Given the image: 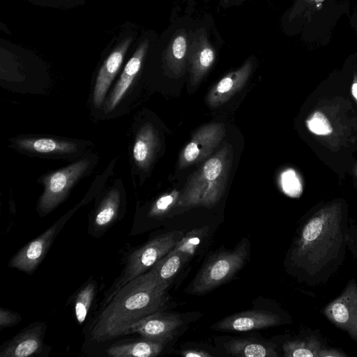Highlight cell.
Returning <instances> with one entry per match:
<instances>
[{"mask_svg":"<svg viewBox=\"0 0 357 357\" xmlns=\"http://www.w3.org/2000/svg\"><path fill=\"white\" fill-rule=\"evenodd\" d=\"M248 253V246L242 241L234 250L215 254L199 271L188 292L205 294L221 285L243 266Z\"/></svg>","mask_w":357,"mask_h":357,"instance_id":"obj_4","label":"cell"},{"mask_svg":"<svg viewBox=\"0 0 357 357\" xmlns=\"http://www.w3.org/2000/svg\"><path fill=\"white\" fill-rule=\"evenodd\" d=\"M324 315L357 342V284L351 280L335 300L323 310Z\"/></svg>","mask_w":357,"mask_h":357,"instance_id":"obj_9","label":"cell"},{"mask_svg":"<svg viewBox=\"0 0 357 357\" xmlns=\"http://www.w3.org/2000/svg\"><path fill=\"white\" fill-rule=\"evenodd\" d=\"M342 205L331 202L303 225L293 246L291 259L310 275L319 273L335 260L345 242Z\"/></svg>","mask_w":357,"mask_h":357,"instance_id":"obj_2","label":"cell"},{"mask_svg":"<svg viewBox=\"0 0 357 357\" xmlns=\"http://www.w3.org/2000/svg\"><path fill=\"white\" fill-rule=\"evenodd\" d=\"M183 236V232L181 231H169L152 238L132 252L128 255L125 268L109 296L129 281L150 270L176 246Z\"/></svg>","mask_w":357,"mask_h":357,"instance_id":"obj_6","label":"cell"},{"mask_svg":"<svg viewBox=\"0 0 357 357\" xmlns=\"http://www.w3.org/2000/svg\"><path fill=\"white\" fill-rule=\"evenodd\" d=\"M287 357H318L322 346L314 336L285 342L282 347Z\"/></svg>","mask_w":357,"mask_h":357,"instance_id":"obj_23","label":"cell"},{"mask_svg":"<svg viewBox=\"0 0 357 357\" xmlns=\"http://www.w3.org/2000/svg\"><path fill=\"white\" fill-rule=\"evenodd\" d=\"M146 48L147 43H142L126 63L106 102V112L113 110L129 89L140 70Z\"/></svg>","mask_w":357,"mask_h":357,"instance_id":"obj_17","label":"cell"},{"mask_svg":"<svg viewBox=\"0 0 357 357\" xmlns=\"http://www.w3.org/2000/svg\"><path fill=\"white\" fill-rule=\"evenodd\" d=\"M158 146V137L153 126L147 123L138 130L132 147L135 164L140 169H147L153 162Z\"/></svg>","mask_w":357,"mask_h":357,"instance_id":"obj_18","label":"cell"},{"mask_svg":"<svg viewBox=\"0 0 357 357\" xmlns=\"http://www.w3.org/2000/svg\"><path fill=\"white\" fill-rule=\"evenodd\" d=\"M351 91L353 97L357 102V76L354 77L353 83L351 88Z\"/></svg>","mask_w":357,"mask_h":357,"instance_id":"obj_32","label":"cell"},{"mask_svg":"<svg viewBox=\"0 0 357 357\" xmlns=\"http://www.w3.org/2000/svg\"><path fill=\"white\" fill-rule=\"evenodd\" d=\"M308 130L317 135L326 136L333 132V127L329 119L321 111H315L306 120Z\"/></svg>","mask_w":357,"mask_h":357,"instance_id":"obj_27","label":"cell"},{"mask_svg":"<svg viewBox=\"0 0 357 357\" xmlns=\"http://www.w3.org/2000/svg\"><path fill=\"white\" fill-rule=\"evenodd\" d=\"M121 195L119 190H111L96 210L89 226V232L93 236L102 235L119 216Z\"/></svg>","mask_w":357,"mask_h":357,"instance_id":"obj_16","label":"cell"},{"mask_svg":"<svg viewBox=\"0 0 357 357\" xmlns=\"http://www.w3.org/2000/svg\"><path fill=\"white\" fill-rule=\"evenodd\" d=\"M97 284L94 280H89L75 294L73 307L75 319L79 324L86 319L92 302L95 298Z\"/></svg>","mask_w":357,"mask_h":357,"instance_id":"obj_22","label":"cell"},{"mask_svg":"<svg viewBox=\"0 0 357 357\" xmlns=\"http://www.w3.org/2000/svg\"><path fill=\"white\" fill-rule=\"evenodd\" d=\"M75 209L61 217L45 232L25 245L10 260L8 266L28 274L33 272L44 259L54 238Z\"/></svg>","mask_w":357,"mask_h":357,"instance_id":"obj_7","label":"cell"},{"mask_svg":"<svg viewBox=\"0 0 357 357\" xmlns=\"http://www.w3.org/2000/svg\"><path fill=\"white\" fill-rule=\"evenodd\" d=\"M347 354L336 349L323 348L320 350L318 357H344Z\"/></svg>","mask_w":357,"mask_h":357,"instance_id":"obj_30","label":"cell"},{"mask_svg":"<svg viewBox=\"0 0 357 357\" xmlns=\"http://www.w3.org/2000/svg\"><path fill=\"white\" fill-rule=\"evenodd\" d=\"M231 155L230 148L224 144L206 159L186 183L177 205L182 207L215 205L226 189Z\"/></svg>","mask_w":357,"mask_h":357,"instance_id":"obj_3","label":"cell"},{"mask_svg":"<svg viewBox=\"0 0 357 357\" xmlns=\"http://www.w3.org/2000/svg\"><path fill=\"white\" fill-rule=\"evenodd\" d=\"M204 231L205 228L194 229L189 231L185 235H183L172 250L181 252L189 257H192L199 244L202 238L204 236Z\"/></svg>","mask_w":357,"mask_h":357,"instance_id":"obj_25","label":"cell"},{"mask_svg":"<svg viewBox=\"0 0 357 357\" xmlns=\"http://www.w3.org/2000/svg\"><path fill=\"white\" fill-rule=\"evenodd\" d=\"M180 194L177 190H173L169 193L160 197L151 206L149 216L151 218H160L166 214L178 203Z\"/></svg>","mask_w":357,"mask_h":357,"instance_id":"obj_26","label":"cell"},{"mask_svg":"<svg viewBox=\"0 0 357 357\" xmlns=\"http://www.w3.org/2000/svg\"><path fill=\"white\" fill-rule=\"evenodd\" d=\"M215 58L213 51L209 48H204L193 63L190 82L192 86L199 84L202 77L212 65Z\"/></svg>","mask_w":357,"mask_h":357,"instance_id":"obj_24","label":"cell"},{"mask_svg":"<svg viewBox=\"0 0 357 357\" xmlns=\"http://www.w3.org/2000/svg\"><path fill=\"white\" fill-rule=\"evenodd\" d=\"M354 173L356 177L357 178V164H356L354 167Z\"/></svg>","mask_w":357,"mask_h":357,"instance_id":"obj_34","label":"cell"},{"mask_svg":"<svg viewBox=\"0 0 357 357\" xmlns=\"http://www.w3.org/2000/svg\"><path fill=\"white\" fill-rule=\"evenodd\" d=\"M250 71V64H245L241 69L222 78L207 94V105L211 107H218L225 104L243 87Z\"/></svg>","mask_w":357,"mask_h":357,"instance_id":"obj_15","label":"cell"},{"mask_svg":"<svg viewBox=\"0 0 357 357\" xmlns=\"http://www.w3.org/2000/svg\"><path fill=\"white\" fill-rule=\"evenodd\" d=\"M280 317L266 310L241 312L225 317L212 326V328L227 331H248L278 325Z\"/></svg>","mask_w":357,"mask_h":357,"instance_id":"obj_13","label":"cell"},{"mask_svg":"<svg viewBox=\"0 0 357 357\" xmlns=\"http://www.w3.org/2000/svg\"><path fill=\"white\" fill-rule=\"evenodd\" d=\"M314 1V2L317 3V7L319 6H321V3L324 1V0H312Z\"/></svg>","mask_w":357,"mask_h":357,"instance_id":"obj_33","label":"cell"},{"mask_svg":"<svg viewBox=\"0 0 357 357\" xmlns=\"http://www.w3.org/2000/svg\"><path fill=\"white\" fill-rule=\"evenodd\" d=\"M275 344L252 339H231L224 344L228 354L233 356L276 357Z\"/></svg>","mask_w":357,"mask_h":357,"instance_id":"obj_19","label":"cell"},{"mask_svg":"<svg viewBox=\"0 0 357 357\" xmlns=\"http://www.w3.org/2000/svg\"><path fill=\"white\" fill-rule=\"evenodd\" d=\"M172 56L176 62V68L181 65V61L183 59L186 52V40L183 36H177L173 42L172 47Z\"/></svg>","mask_w":357,"mask_h":357,"instance_id":"obj_28","label":"cell"},{"mask_svg":"<svg viewBox=\"0 0 357 357\" xmlns=\"http://www.w3.org/2000/svg\"><path fill=\"white\" fill-rule=\"evenodd\" d=\"M131 42L132 37H128L121 41L105 60L100 68L93 93V102L96 107H100L102 104L105 95L121 66Z\"/></svg>","mask_w":357,"mask_h":357,"instance_id":"obj_14","label":"cell"},{"mask_svg":"<svg viewBox=\"0 0 357 357\" xmlns=\"http://www.w3.org/2000/svg\"><path fill=\"white\" fill-rule=\"evenodd\" d=\"M182 324L178 314L160 310L132 325L129 333H137L145 339L166 343Z\"/></svg>","mask_w":357,"mask_h":357,"instance_id":"obj_12","label":"cell"},{"mask_svg":"<svg viewBox=\"0 0 357 357\" xmlns=\"http://www.w3.org/2000/svg\"><path fill=\"white\" fill-rule=\"evenodd\" d=\"M45 322H34L23 328L1 347V357H29L44 351Z\"/></svg>","mask_w":357,"mask_h":357,"instance_id":"obj_11","label":"cell"},{"mask_svg":"<svg viewBox=\"0 0 357 357\" xmlns=\"http://www.w3.org/2000/svg\"><path fill=\"white\" fill-rule=\"evenodd\" d=\"M17 150L38 156L66 158L79 156L83 143L70 139L45 137H22L11 139Z\"/></svg>","mask_w":357,"mask_h":357,"instance_id":"obj_10","label":"cell"},{"mask_svg":"<svg viewBox=\"0 0 357 357\" xmlns=\"http://www.w3.org/2000/svg\"><path fill=\"white\" fill-rule=\"evenodd\" d=\"M169 284L151 268L127 282L107 299L90 328V340L102 342L129 334L132 325L164 308Z\"/></svg>","mask_w":357,"mask_h":357,"instance_id":"obj_1","label":"cell"},{"mask_svg":"<svg viewBox=\"0 0 357 357\" xmlns=\"http://www.w3.org/2000/svg\"><path fill=\"white\" fill-rule=\"evenodd\" d=\"M182 354L185 357H208L212 356L209 353L199 349H188L183 351Z\"/></svg>","mask_w":357,"mask_h":357,"instance_id":"obj_31","label":"cell"},{"mask_svg":"<svg viewBox=\"0 0 357 357\" xmlns=\"http://www.w3.org/2000/svg\"><path fill=\"white\" fill-rule=\"evenodd\" d=\"M225 135L222 123H211L201 126L181 151L178 167L183 169L205 161L218 146Z\"/></svg>","mask_w":357,"mask_h":357,"instance_id":"obj_8","label":"cell"},{"mask_svg":"<svg viewBox=\"0 0 357 357\" xmlns=\"http://www.w3.org/2000/svg\"><path fill=\"white\" fill-rule=\"evenodd\" d=\"M22 319L20 314L8 309L0 308V328L10 327L17 324Z\"/></svg>","mask_w":357,"mask_h":357,"instance_id":"obj_29","label":"cell"},{"mask_svg":"<svg viewBox=\"0 0 357 357\" xmlns=\"http://www.w3.org/2000/svg\"><path fill=\"white\" fill-rule=\"evenodd\" d=\"M95 160L93 156L82 158L44 176L40 181L44 191L37 204L38 213L41 216L46 215L61 204L74 185L92 169Z\"/></svg>","mask_w":357,"mask_h":357,"instance_id":"obj_5","label":"cell"},{"mask_svg":"<svg viewBox=\"0 0 357 357\" xmlns=\"http://www.w3.org/2000/svg\"><path fill=\"white\" fill-rule=\"evenodd\" d=\"M188 255L172 250L151 268L164 281L170 282L182 265L190 258Z\"/></svg>","mask_w":357,"mask_h":357,"instance_id":"obj_21","label":"cell"},{"mask_svg":"<svg viewBox=\"0 0 357 357\" xmlns=\"http://www.w3.org/2000/svg\"><path fill=\"white\" fill-rule=\"evenodd\" d=\"M165 342L146 339L142 341L112 345L107 350L111 357H154L162 351Z\"/></svg>","mask_w":357,"mask_h":357,"instance_id":"obj_20","label":"cell"}]
</instances>
